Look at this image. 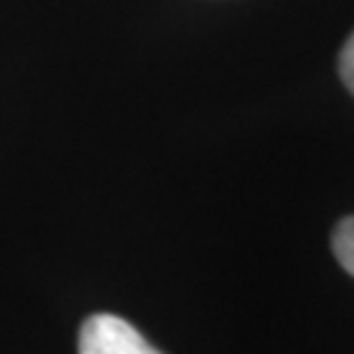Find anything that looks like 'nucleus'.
Masks as SVG:
<instances>
[{"label":"nucleus","mask_w":354,"mask_h":354,"mask_svg":"<svg viewBox=\"0 0 354 354\" xmlns=\"http://www.w3.org/2000/svg\"><path fill=\"white\" fill-rule=\"evenodd\" d=\"M339 74H342L344 84L349 87V92L354 95V32L352 37L346 39L342 55H339Z\"/></svg>","instance_id":"nucleus-3"},{"label":"nucleus","mask_w":354,"mask_h":354,"mask_svg":"<svg viewBox=\"0 0 354 354\" xmlns=\"http://www.w3.org/2000/svg\"><path fill=\"white\" fill-rule=\"evenodd\" d=\"M79 354H160L124 317L92 315L79 330Z\"/></svg>","instance_id":"nucleus-1"},{"label":"nucleus","mask_w":354,"mask_h":354,"mask_svg":"<svg viewBox=\"0 0 354 354\" xmlns=\"http://www.w3.org/2000/svg\"><path fill=\"white\" fill-rule=\"evenodd\" d=\"M333 254L344 270L354 276V215L344 218L333 231Z\"/></svg>","instance_id":"nucleus-2"}]
</instances>
